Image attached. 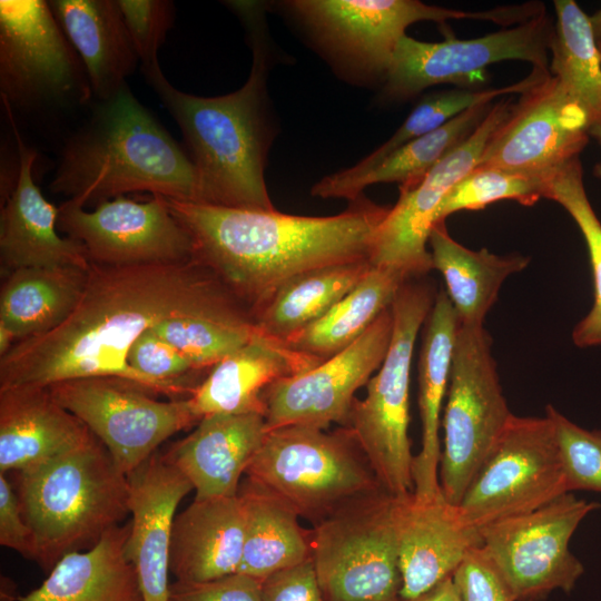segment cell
<instances>
[{
    "mask_svg": "<svg viewBox=\"0 0 601 601\" xmlns=\"http://www.w3.org/2000/svg\"><path fill=\"white\" fill-rule=\"evenodd\" d=\"M372 268L370 260L329 265L299 274L252 312L259 332L286 345L323 317Z\"/></svg>",
    "mask_w": 601,
    "mask_h": 601,
    "instance_id": "836d02e7",
    "label": "cell"
},
{
    "mask_svg": "<svg viewBox=\"0 0 601 601\" xmlns=\"http://www.w3.org/2000/svg\"><path fill=\"white\" fill-rule=\"evenodd\" d=\"M141 62V69L158 63V50L174 26L175 6L169 0H117Z\"/></svg>",
    "mask_w": 601,
    "mask_h": 601,
    "instance_id": "7bdbcfd3",
    "label": "cell"
},
{
    "mask_svg": "<svg viewBox=\"0 0 601 601\" xmlns=\"http://www.w3.org/2000/svg\"><path fill=\"white\" fill-rule=\"evenodd\" d=\"M58 208V228L85 248L91 264L124 266L194 258L191 237L164 196L152 195L145 203L121 196L90 211L67 199Z\"/></svg>",
    "mask_w": 601,
    "mask_h": 601,
    "instance_id": "2e32d148",
    "label": "cell"
},
{
    "mask_svg": "<svg viewBox=\"0 0 601 601\" xmlns=\"http://www.w3.org/2000/svg\"><path fill=\"white\" fill-rule=\"evenodd\" d=\"M408 278L392 268L374 267L323 317L286 345L321 362L352 345L388 307Z\"/></svg>",
    "mask_w": 601,
    "mask_h": 601,
    "instance_id": "e575fe53",
    "label": "cell"
},
{
    "mask_svg": "<svg viewBox=\"0 0 601 601\" xmlns=\"http://www.w3.org/2000/svg\"><path fill=\"white\" fill-rule=\"evenodd\" d=\"M397 601H460L452 577L437 583L426 592L410 599L398 598Z\"/></svg>",
    "mask_w": 601,
    "mask_h": 601,
    "instance_id": "c3c4849f",
    "label": "cell"
},
{
    "mask_svg": "<svg viewBox=\"0 0 601 601\" xmlns=\"http://www.w3.org/2000/svg\"><path fill=\"white\" fill-rule=\"evenodd\" d=\"M321 361L262 333L214 365L187 397L198 421L214 414H265L264 391Z\"/></svg>",
    "mask_w": 601,
    "mask_h": 601,
    "instance_id": "cb8c5ba5",
    "label": "cell"
},
{
    "mask_svg": "<svg viewBox=\"0 0 601 601\" xmlns=\"http://www.w3.org/2000/svg\"><path fill=\"white\" fill-rule=\"evenodd\" d=\"M551 177L496 167L476 166L443 198L434 224L461 210H480L500 200H515L531 206L546 198Z\"/></svg>",
    "mask_w": 601,
    "mask_h": 601,
    "instance_id": "ab89813d",
    "label": "cell"
},
{
    "mask_svg": "<svg viewBox=\"0 0 601 601\" xmlns=\"http://www.w3.org/2000/svg\"><path fill=\"white\" fill-rule=\"evenodd\" d=\"M553 29L554 22L544 12L475 39L426 42L405 35L393 55L382 96L403 101L441 83L469 86L482 80L486 67L504 60L549 69Z\"/></svg>",
    "mask_w": 601,
    "mask_h": 601,
    "instance_id": "9a60e30c",
    "label": "cell"
},
{
    "mask_svg": "<svg viewBox=\"0 0 601 601\" xmlns=\"http://www.w3.org/2000/svg\"><path fill=\"white\" fill-rule=\"evenodd\" d=\"M400 598L417 597L451 578L466 553L481 543L480 533L462 520L442 493L397 496Z\"/></svg>",
    "mask_w": 601,
    "mask_h": 601,
    "instance_id": "44dd1931",
    "label": "cell"
},
{
    "mask_svg": "<svg viewBox=\"0 0 601 601\" xmlns=\"http://www.w3.org/2000/svg\"><path fill=\"white\" fill-rule=\"evenodd\" d=\"M452 580L460 601H514L481 543L466 553Z\"/></svg>",
    "mask_w": 601,
    "mask_h": 601,
    "instance_id": "ee69618b",
    "label": "cell"
},
{
    "mask_svg": "<svg viewBox=\"0 0 601 601\" xmlns=\"http://www.w3.org/2000/svg\"><path fill=\"white\" fill-rule=\"evenodd\" d=\"M237 495L244 515L243 555L238 573L263 581L312 559V530L280 496L249 479Z\"/></svg>",
    "mask_w": 601,
    "mask_h": 601,
    "instance_id": "f546056e",
    "label": "cell"
},
{
    "mask_svg": "<svg viewBox=\"0 0 601 601\" xmlns=\"http://www.w3.org/2000/svg\"><path fill=\"white\" fill-rule=\"evenodd\" d=\"M17 142L19 176L4 198L0 214V264L2 274L30 267H76L89 270L85 248L58 229L59 208L49 203L32 176L36 151L21 138L13 118L7 114Z\"/></svg>",
    "mask_w": 601,
    "mask_h": 601,
    "instance_id": "7402d4cb",
    "label": "cell"
},
{
    "mask_svg": "<svg viewBox=\"0 0 601 601\" xmlns=\"http://www.w3.org/2000/svg\"><path fill=\"white\" fill-rule=\"evenodd\" d=\"M87 274L76 267H30L7 274L0 289V324L17 342L53 331L77 307Z\"/></svg>",
    "mask_w": 601,
    "mask_h": 601,
    "instance_id": "1f68e13d",
    "label": "cell"
},
{
    "mask_svg": "<svg viewBox=\"0 0 601 601\" xmlns=\"http://www.w3.org/2000/svg\"><path fill=\"white\" fill-rule=\"evenodd\" d=\"M169 601H263L262 581L238 572L205 582L175 581Z\"/></svg>",
    "mask_w": 601,
    "mask_h": 601,
    "instance_id": "f6af8a7d",
    "label": "cell"
},
{
    "mask_svg": "<svg viewBox=\"0 0 601 601\" xmlns=\"http://www.w3.org/2000/svg\"><path fill=\"white\" fill-rule=\"evenodd\" d=\"M247 31L253 52L248 79L236 91L199 97L175 88L160 66L142 70L184 136L197 178L196 203L254 210H276L265 181L274 138L267 95L272 47L265 23L266 4L228 1Z\"/></svg>",
    "mask_w": 601,
    "mask_h": 601,
    "instance_id": "3957f363",
    "label": "cell"
},
{
    "mask_svg": "<svg viewBox=\"0 0 601 601\" xmlns=\"http://www.w3.org/2000/svg\"><path fill=\"white\" fill-rule=\"evenodd\" d=\"M266 434L260 413L208 415L164 456L188 479L195 497L235 496Z\"/></svg>",
    "mask_w": 601,
    "mask_h": 601,
    "instance_id": "603a6c76",
    "label": "cell"
},
{
    "mask_svg": "<svg viewBox=\"0 0 601 601\" xmlns=\"http://www.w3.org/2000/svg\"><path fill=\"white\" fill-rule=\"evenodd\" d=\"M600 508L564 493L541 508L479 530L484 549L514 601H541L552 591L570 593L584 572L570 541L580 523Z\"/></svg>",
    "mask_w": 601,
    "mask_h": 601,
    "instance_id": "7c38bea8",
    "label": "cell"
},
{
    "mask_svg": "<svg viewBox=\"0 0 601 601\" xmlns=\"http://www.w3.org/2000/svg\"><path fill=\"white\" fill-rule=\"evenodd\" d=\"M96 102L61 149L51 193L83 208L136 191L197 200L196 171L188 154L128 85Z\"/></svg>",
    "mask_w": 601,
    "mask_h": 601,
    "instance_id": "277c9868",
    "label": "cell"
},
{
    "mask_svg": "<svg viewBox=\"0 0 601 601\" xmlns=\"http://www.w3.org/2000/svg\"><path fill=\"white\" fill-rule=\"evenodd\" d=\"M263 601H324L312 559L262 581Z\"/></svg>",
    "mask_w": 601,
    "mask_h": 601,
    "instance_id": "bcb514c9",
    "label": "cell"
},
{
    "mask_svg": "<svg viewBox=\"0 0 601 601\" xmlns=\"http://www.w3.org/2000/svg\"><path fill=\"white\" fill-rule=\"evenodd\" d=\"M48 3L85 65L93 98L114 96L140 61L117 0Z\"/></svg>",
    "mask_w": 601,
    "mask_h": 601,
    "instance_id": "4316f807",
    "label": "cell"
},
{
    "mask_svg": "<svg viewBox=\"0 0 601 601\" xmlns=\"http://www.w3.org/2000/svg\"><path fill=\"white\" fill-rule=\"evenodd\" d=\"M128 365L146 378L173 391L178 397H188L196 385L181 382L197 371L194 365L155 331H146L130 347Z\"/></svg>",
    "mask_w": 601,
    "mask_h": 601,
    "instance_id": "b9f144b4",
    "label": "cell"
},
{
    "mask_svg": "<svg viewBox=\"0 0 601 601\" xmlns=\"http://www.w3.org/2000/svg\"><path fill=\"white\" fill-rule=\"evenodd\" d=\"M278 7L337 73L354 83L381 86L397 43L413 23L475 19L509 26L524 17L519 4L464 11L417 0H288Z\"/></svg>",
    "mask_w": 601,
    "mask_h": 601,
    "instance_id": "8992f818",
    "label": "cell"
},
{
    "mask_svg": "<svg viewBox=\"0 0 601 601\" xmlns=\"http://www.w3.org/2000/svg\"><path fill=\"white\" fill-rule=\"evenodd\" d=\"M493 104L474 106L394 151L353 186L348 203L362 196L371 185L397 183L400 187H407L417 184L477 128Z\"/></svg>",
    "mask_w": 601,
    "mask_h": 601,
    "instance_id": "8d00e7d4",
    "label": "cell"
},
{
    "mask_svg": "<svg viewBox=\"0 0 601 601\" xmlns=\"http://www.w3.org/2000/svg\"><path fill=\"white\" fill-rule=\"evenodd\" d=\"M397 496L354 499L314 524L312 561L324 601H397Z\"/></svg>",
    "mask_w": 601,
    "mask_h": 601,
    "instance_id": "9c48e42d",
    "label": "cell"
},
{
    "mask_svg": "<svg viewBox=\"0 0 601 601\" xmlns=\"http://www.w3.org/2000/svg\"><path fill=\"white\" fill-rule=\"evenodd\" d=\"M177 316L253 321L249 309L195 258L124 266L91 264L71 315L43 335L17 342L0 357V390L48 387L83 377H118L150 393L180 398L134 371V343Z\"/></svg>",
    "mask_w": 601,
    "mask_h": 601,
    "instance_id": "6da1fadb",
    "label": "cell"
},
{
    "mask_svg": "<svg viewBox=\"0 0 601 601\" xmlns=\"http://www.w3.org/2000/svg\"><path fill=\"white\" fill-rule=\"evenodd\" d=\"M0 93L12 112L93 99L85 65L48 1H0Z\"/></svg>",
    "mask_w": 601,
    "mask_h": 601,
    "instance_id": "8fae6325",
    "label": "cell"
},
{
    "mask_svg": "<svg viewBox=\"0 0 601 601\" xmlns=\"http://www.w3.org/2000/svg\"><path fill=\"white\" fill-rule=\"evenodd\" d=\"M16 475L33 535V561L47 573L65 554L90 549L130 514L128 477L96 436Z\"/></svg>",
    "mask_w": 601,
    "mask_h": 601,
    "instance_id": "5b68a950",
    "label": "cell"
},
{
    "mask_svg": "<svg viewBox=\"0 0 601 601\" xmlns=\"http://www.w3.org/2000/svg\"><path fill=\"white\" fill-rule=\"evenodd\" d=\"M589 17L594 37L598 42H601V8Z\"/></svg>",
    "mask_w": 601,
    "mask_h": 601,
    "instance_id": "f907efd6",
    "label": "cell"
},
{
    "mask_svg": "<svg viewBox=\"0 0 601 601\" xmlns=\"http://www.w3.org/2000/svg\"><path fill=\"white\" fill-rule=\"evenodd\" d=\"M428 245L432 267L443 276L459 325H483L503 282L530 260L521 254L469 249L450 236L445 220L433 225Z\"/></svg>",
    "mask_w": 601,
    "mask_h": 601,
    "instance_id": "4dcf8cb0",
    "label": "cell"
},
{
    "mask_svg": "<svg viewBox=\"0 0 601 601\" xmlns=\"http://www.w3.org/2000/svg\"><path fill=\"white\" fill-rule=\"evenodd\" d=\"M189 233L194 258L209 268L250 312L290 278L343 263L370 260L391 207L365 196L333 216H296L165 197Z\"/></svg>",
    "mask_w": 601,
    "mask_h": 601,
    "instance_id": "7a4b0ae2",
    "label": "cell"
},
{
    "mask_svg": "<svg viewBox=\"0 0 601 601\" xmlns=\"http://www.w3.org/2000/svg\"><path fill=\"white\" fill-rule=\"evenodd\" d=\"M432 287L406 280L391 308L393 332L386 356L355 398L348 426L368 459L382 487L395 496L414 491L408 436L411 366L417 334L433 306Z\"/></svg>",
    "mask_w": 601,
    "mask_h": 601,
    "instance_id": "ba28073f",
    "label": "cell"
},
{
    "mask_svg": "<svg viewBox=\"0 0 601 601\" xmlns=\"http://www.w3.org/2000/svg\"><path fill=\"white\" fill-rule=\"evenodd\" d=\"M511 413L500 384L492 341L483 325H459L452 358L439 484L459 505L470 483L509 425Z\"/></svg>",
    "mask_w": 601,
    "mask_h": 601,
    "instance_id": "30bf717a",
    "label": "cell"
},
{
    "mask_svg": "<svg viewBox=\"0 0 601 601\" xmlns=\"http://www.w3.org/2000/svg\"><path fill=\"white\" fill-rule=\"evenodd\" d=\"M244 543L238 495L197 499L175 515L170 573L176 581L205 582L237 573Z\"/></svg>",
    "mask_w": 601,
    "mask_h": 601,
    "instance_id": "484cf974",
    "label": "cell"
},
{
    "mask_svg": "<svg viewBox=\"0 0 601 601\" xmlns=\"http://www.w3.org/2000/svg\"><path fill=\"white\" fill-rule=\"evenodd\" d=\"M590 137H593L601 147V125L593 126L589 129ZM592 174L594 177L601 180V162H597L593 166Z\"/></svg>",
    "mask_w": 601,
    "mask_h": 601,
    "instance_id": "681fc988",
    "label": "cell"
},
{
    "mask_svg": "<svg viewBox=\"0 0 601 601\" xmlns=\"http://www.w3.org/2000/svg\"><path fill=\"white\" fill-rule=\"evenodd\" d=\"M597 42H598V41H597ZM598 46H599V49H600V51H601V42H598Z\"/></svg>",
    "mask_w": 601,
    "mask_h": 601,
    "instance_id": "816d5d0a",
    "label": "cell"
},
{
    "mask_svg": "<svg viewBox=\"0 0 601 601\" xmlns=\"http://www.w3.org/2000/svg\"><path fill=\"white\" fill-rule=\"evenodd\" d=\"M545 415L554 425L566 491L601 493V431L577 425L552 405Z\"/></svg>",
    "mask_w": 601,
    "mask_h": 601,
    "instance_id": "60d3db41",
    "label": "cell"
},
{
    "mask_svg": "<svg viewBox=\"0 0 601 601\" xmlns=\"http://www.w3.org/2000/svg\"><path fill=\"white\" fill-rule=\"evenodd\" d=\"M589 129L582 108L548 71L512 104L477 166L552 177L580 156Z\"/></svg>",
    "mask_w": 601,
    "mask_h": 601,
    "instance_id": "d6986e66",
    "label": "cell"
},
{
    "mask_svg": "<svg viewBox=\"0 0 601 601\" xmlns=\"http://www.w3.org/2000/svg\"><path fill=\"white\" fill-rule=\"evenodd\" d=\"M548 71L532 68L530 75L522 80L499 88L480 90L459 88L424 96L390 139L354 166L322 178L313 186L311 194L319 198L348 200L353 186L363 176L407 142L437 129L474 106L492 102L506 95H521Z\"/></svg>",
    "mask_w": 601,
    "mask_h": 601,
    "instance_id": "d6a6232c",
    "label": "cell"
},
{
    "mask_svg": "<svg viewBox=\"0 0 601 601\" xmlns=\"http://www.w3.org/2000/svg\"><path fill=\"white\" fill-rule=\"evenodd\" d=\"M560 204L575 221L588 248L594 300L590 312L574 327L572 339L579 347L601 345V221L588 198L580 158L556 169L546 195Z\"/></svg>",
    "mask_w": 601,
    "mask_h": 601,
    "instance_id": "74e56055",
    "label": "cell"
},
{
    "mask_svg": "<svg viewBox=\"0 0 601 601\" xmlns=\"http://www.w3.org/2000/svg\"><path fill=\"white\" fill-rule=\"evenodd\" d=\"M569 493L550 417L511 418L457 505L463 522L480 529L534 511Z\"/></svg>",
    "mask_w": 601,
    "mask_h": 601,
    "instance_id": "4fadbf2b",
    "label": "cell"
},
{
    "mask_svg": "<svg viewBox=\"0 0 601 601\" xmlns=\"http://www.w3.org/2000/svg\"><path fill=\"white\" fill-rule=\"evenodd\" d=\"M180 352L197 371L210 370L224 357L259 334L254 321H227L177 316L152 327Z\"/></svg>",
    "mask_w": 601,
    "mask_h": 601,
    "instance_id": "f35d334b",
    "label": "cell"
},
{
    "mask_svg": "<svg viewBox=\"0 0 601 601\" xmlns=\"http://www.w3.org/2000/svg\"><path fill=\"white\" fill-rule=\"evenodd\" d=\"M511 98H502L477 128L413 186L400 187V197L376 233L370 263L415 279L432 267L427 249L434 215L446 194L480 162L489 140L508 117Z\"/></svg>",
    "mask_w": 601,
    "mask_h": 601,
    "instance_id": "ac0fdd59",
    "label": "cell"
},
{
    "mask_svg": "<svg viewBox=\"0 0 601 601\" xmlns=\"http://www.w3.org/2000/svg\"><path fill=\"white\" fill-rule=\"evenodd\" d=\"M127 477L131 520L126 556L136 570L144 601H169L171 525L193 485L164 454L156 453Z\"/></svg>",
    "mask_w": 601,
    "mask_h": 601,
    "instance_id": "ffe728a7",
    "label": "cell"
},
{
    "mask_svg": "<svg viewBox=\"0 0 601 601\" xmlns=\"http://www.w3.org/2000/svg\"><path fill=\"white\" fill-rule=\"evenodd\" d=\"M245 475L313 524L354 499L384 490L348 426L270 430Z\"/></svg>",
    "mask_w": 601,
    "mask_h": 601,
    "instance_id": "52a82bcc",
    "label": "cell"
},
{
    "mask_svg": "<svg viewBox=\"0 0 601 601\" xmlns=\"http://www.w3.org/2000/svg\"><path fill=\"white\" fill-rule=\"evenodd\" d=\"M459 322L445 290H440L424 323L418 358V407L422 446L413 462V493L433 496L441 492V410L447 393Z\"/></svg>",
    "mask_w": 601,
    "mask_h": 601,
    "instance_id": "83f0119b",
    "label": "cell"
},
{
    "mask_svg": "<svg viewBox=\"0 0 601 601\" xmlns=\"http://www.w3.org/2000/svg\"><path fill=\"white\" fill-rule=\"evenodd\" d=\"M104 444L129 475L175 433L197 425L187 397L158 401L144 387L118 377H83L47 387Z\"/></svg>",
    "mask_w": 601,
    "mask_h": 601,
    "instance_id": "5bb4252c",
    "label": "cell"
},
{
    "mask_svg": "<svg viewBox=\"0 0 601 601\" xmlns=\"http://www.w3.org/2000/svg\"><path fill=\"white\" fill-rule=\"evenodd\" d=\"M0 544L23 558L35 560V542L16 490L6 474H0Z\"/></svg>",
    "mask_w": 601,
    "mask_h": 601,
    "instance_id": "7dc6e473",
    "label": "cell"
},
{
    "mask_svg": "<svg viewBox=\"0 0 601 601\" xmlns=\"http://www.w3.org/2000/svg\"><path fill=\"white\" fill-rule=\"evenodd\" d=\"M393 332L386 308L348 347L313 368L270 384L263 394L267 432L287 425L346 426L356 391L382 365Z\"/></svg>",
    "mask_w": 601,
    "mask_h": 601,
    "instance_id": "e0dca14e",
    "label": "cell"
},
{
    "mask_svg": "<svg viewBox=\"0 0 601 601\" xmlns=\"http://www.w3.org/2000/svg\"><path fill=\"white\" fill-rule=\"evenodd\" d=\"M129 528L118 525L90 549L65 554L41 585L18 601H144L125 551Z\"/></svg>",
    "mask_w": 601,
    "mask_h": 601,
    "instance_id": "f1b7e54d",
    "label": "cell"
},
{
    "mask_svg": "<svg viewBox=\"0 0 601 601\" xmlns=\"http://www.w3.org/2000/svg\"><path fill=\"white\" fill-rule=\"evenodd\" d=\"M93 437L47 387L0 390V474L35 467Z\"/></svg>",
    "mask_w": 601,
    "mask_h": 601,
    "instance_id": "d4e9b609",
    "label": "cell"
},
{
    "mask_svg": "<svg viewBox=\"0 0 601 601\" xmlns=\"http://www.w3.org/2000/svg\"><path fill=\"white\" fill-rule=\"evenodd\" d=\"M555 22L549 71L587 115L601 125V51L590 17L573 0L553 1Z\"/></svg>",
    "mask_w": 601,
    "mask_h": 601,
    "instance_id": "d590c367",
    "label": "cell"
}]
</instances>
